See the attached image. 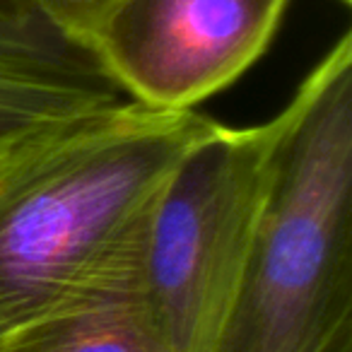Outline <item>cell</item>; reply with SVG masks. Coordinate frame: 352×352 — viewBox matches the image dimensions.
I'll use <instances>...</instances> for the list:
<instances>
[{
	"mask_svg": "<svg viewBox=\"0 0 352 352\" xmlns=\"http://www.w3.org/2000/svg\"><path fill=\"white\" fill-rule=\"evenodd\" d=\"M220 128L198 111L121 99L3 142L0 340L142 287L162 191Z\"/></svg>",
	"mask_w": 352,
	"mask_h": 352,
	"instance_id": "obj_1",
	"label": "cell"
},
{
	"mask_svg": "<svg viewBox=\"0 0 352 352\" xmlns=\"http://www.w3.org/2000/svg\"><path fill=\"white\" fill-rule=\"evenodd\" d=\"M249 261L206 352H352V34L289 99Z\"/></svg>",
	"mask_w": 352,
	"mask_h": 352,
	"instance_id": "obj_2",
	"label": "cell"
},
{
	"mask_svg": "<svg viewBox=\"0 0 352 352\" xmlns=\"http://www.w3.org/2000/svg\"><path fill=\"white\" fill-rule=\"evenodd\" d=\"M287 128V109L198 142L169 176L147 246L142 297L174 352L215 340L249 261Z\"/></svg>",
	"mask_w": 352,
	"mask_h": 352,
	"instance_id": "obj_3",
	"label": "cell"
},
{
	"mask_svg": "<svg viewBox=\"0 0 352 352\" xmlns=\"http://www.w3.org/2000/svg\"><path fill=\"white\" fill-rule=\"evenodd\" d=\"M287 3L118 0L92 54L128 99L196 111L265 54Z\"/></svg>",
	"mask_w": 352,
	"mask_h": 352,
	"instance_id": "obj_4",
	"label": "cell"
},
{
	"mask_svg": "<svg viewBox=\"0 0 352 352\" xmlns=\"http://www.w3.org/2000/svg\"><path fill=\"white\" fill-rule=\"evenodd\" d=\"M121 99L92 51L65 39L25 0H0V145Z\"/></svg>",
	"mask_w": 352,
	"mask_h": 352,
	"instance_id": "obj_5",
	"label": "cell"
},
{
	"mask_svg": "<svg viewBox=\"0 0 352 352\" xmlns=\"http://www.w3.org/2000/svg\"><path fill=\"white\" fill-rule=\"evenodd\" d=\"M0 352H174L142 287L41 318L0 340Z\"/></svg>",
	"mask_w": 352,
	"mask_h": 352,
	"instance_id": "obj_6",
	"label": "cell"
},
{
	"mask_svg": "<svg viewBox=\"0 0 352 352\" xmlns=\"http://www.w3.org/2000/svg\"><path fill=\"white\" fill-rule=\"evenodd\" d=\"M54 30L82 49L92 51L99 30L118 0H25Z\"/></svg>",
	"mask_w": 352,
	"mask_h": 352,
	"instance_id": "obj_7",
	"label": "cell"
}]
</instances>
